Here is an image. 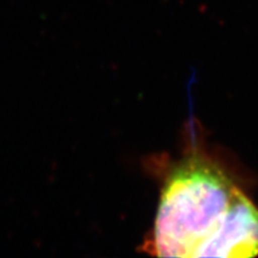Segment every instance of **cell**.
<instances>
[{"mask_svg":"<svg viewBox=\"0 0 258 258\" xmlns=\"http://www.w3.org/2000/svg\"><path fill=\"white\" fill-rule=\"evenodd\" d=\"M141 249L157 257H256L258 206L203 143L191 140L164 172Z\"/></svg>","mask_w":258,"mask_h":258,"instance_id":"1","label":"cell"}]
</instances>
